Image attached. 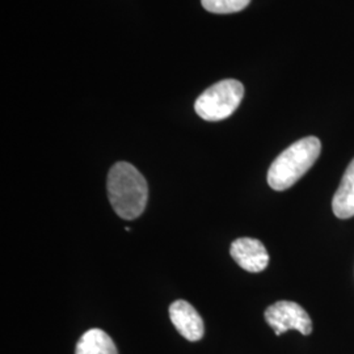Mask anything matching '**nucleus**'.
Instances as JSON below:
<instances>
[{"instance_id": "1", "label": "nucleus", "mask_w": 354, "mask_h": 354, "mask_svg": "<svg viewBox=\"0 0 354 354\" xmlns=\"http://www.w3.org/2000/svg\"><path fill=\"white\" fill-rule=\"evenodd\" d=\"M108 196L117 215L131 221L146 209L149 187L140 171L127 162H118L108 175Z\"/></svg>"}, {"instance_id": "2", "label": "nucleus", "mask_w": 354, "mask_h": 354, "mask_svg": "<svg viewBox=\"0 0 354 354\" xmlns=\"http://www.w3.org/2000/svg\"><path fill=\"white\" fill-rule=\"evenodd\" d=\"M322 151L317 137H306L292 143L274 159L268 171V184L272 189H289L315 165Z\"/></svg>"}, {"instance_id": "3", "label": "nucleus", "mask_w": 354, "mask_h": 354, "mask_svg": "<svg viewBox=\"0 0 354 354\" xmlns=\"http://www.w3.org/2000/svg\"><path fill=\"white\" fill-rule=\"evenodd\" d=\"M244 96V87L235 79H226L206 89L194 104L197 114L205 121H222L234 113Z\"/></svg>"}, {"instance_id": "4", "label": "nucleus", "mask_w": 354, "mask_h": 354, "mask_svg": "<svg viewBox=\"0 0 354 354\" xmlns=\"http://www.w3.org/2000/svg\"><path fill=\"white\" fill-rule=\"evenodd\" d=\"M266 323L273 328L277 336L295 329L304 336L313 332V322L304 307L290 301H279L266 308Z\"/></svg>"}, {"instance_id": "5", "label": "nucleus", "mask_w": 354, "mask_h": 354, "mask_svg": "<svg viewBox=\"0 0 354 354\" xmlns=\"http://www.w3.org/2000/svg\"><path fill=\"white\" fill-rule=\"evenodd\" d=\"M230 253L238 266L251 273H260L269 264V253L264 244L252 238L236 239L231 244Z\"/></svg>"}, {"instance_id": "6", "label": "nucleus", "mask_w": 354, "mask_h": 354, "mask_svg": "<svg viewBox=\"0 0 354 354\" xmlns=\"http://www.w3.org/2000/svg\"><path fill=\"white\" fill-rule=\"evenodd\" d=\"M169 317L178 333L188 342H198L203 337L205 324L197 310L187 301H176L169 306Z\"/></svg>"}, {"instance_id": "7", "label": "nucleus", "mask_w": 354, "mask_h": 354, "mask_svg": "<svg viewBox=\"0 0 354 354\" xmlns=\"http://www.w3.org/2000/svg\"><path fill=\"white\" fill-rule=\"evenodd\" d=\"M333 213L340 219L354 216V159L348 165L332 200Z\"/></svg>"}, {"instance_id": "8", "label": "nucleus", "mask_w": 354, "mask_h": 354, "mask_svg": "<svg viewBox=\"0 0 354 354\" xmlns=\"http://www.w3.org/2000/svg\"><path fill=\"white\" fill-rule=\"evenodd\" d=\"M75 354H118L108 333L99 328L87 330L76 344Z\"/></svg>"}, {"instance_id": "9", "label": "nucleus", "mask_w": 354, "mask_h": 354, "mask_svg": "<svg viewBox=\"0 0 354 354\" xmlns=\"http://www.w3.org/2000/svg\"><path fill=\"white\" fill-rule=\"evenodd\" d=\"M251 0H203V8L212 13H235L244 10Z\"/></svg>"}]
</instances>
